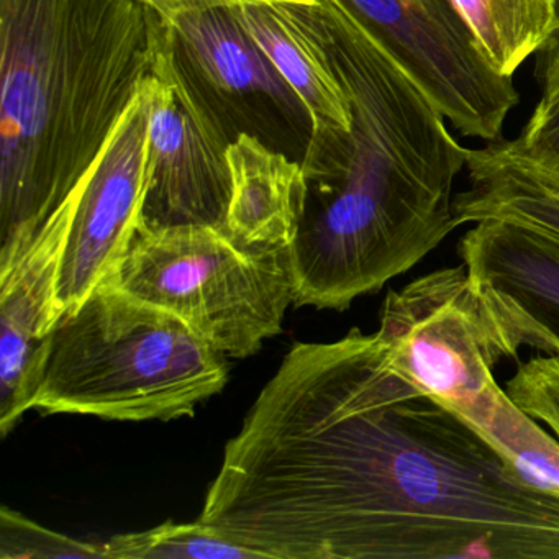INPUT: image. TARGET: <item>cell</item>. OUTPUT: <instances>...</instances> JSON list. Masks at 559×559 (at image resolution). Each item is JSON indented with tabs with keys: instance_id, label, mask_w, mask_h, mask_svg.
<instances>
[{
	"instance_id": "1",
	"label": "cell",
	"mask_w": 559,
	"mask_h": 559,
	"mask_svg": "<svg viewBox=\"0 0 559 559\" xmlns=\"http://www.w3.org/2000/svg\"><path fill=\"white\" fill-rule=\"evenodd\" d=\"M198 520L271 559H559V493L358 329L293 346Z\"/></svg>"
},
{
	"instance_id": "2",
	"label": "cell",
	"mask_w": 559,
	"mask_h": 559,
	"mask_svg": "<svg viewBox=\"0 0 559 559\" xmlns=\"http://www.w3.org/2000/svg\"><path fill=\"white\" fill-rule=\"evenodd\" d=\"M320 2L353 126L348 133L310 140L290 276L297 307L343 312L417 266L460 228L453 186L469 150L336 0Z\"/></svg>"
},
{
	"instance_id": "3",
	"label": "cell",
	"mask_w": 559,
	"mask_h": 559,
	"mask_svg": "<svg viewBox=\"0 0 559 559\" xmlns=\"http://www.w3.org/2000/svg\"><path fill=\"white\" fill-rule=\"evenodd\" d=\"M168 31L140 0H0V263L86 175Z\"/></svg>"
},
{
	"instance_id": "4",
	"label": "cell",
	"mask_w": 559,
	"mask_h": 559,
	"mask_svg": "<svg viewBox=\"0 0 559 559\" xmlns=\"http://www.w3.org/2000/svg\"><path fill=\"white\" fill-rule=\"evenodd\" d=\"M225 358L175 313L107 281L51 330L34 408L119 421L192 417L227 385Z\"/></svg>"
},
{
	"instance_id": "5",
	"label": "cell",
	"mask_w": 559,
	"mask_h": 559,
	"mask_svg": "<svg viewBox=\"0 0 559 559\" xmlns=\"http://www.w3.org/2000/svg\"><path fill=\"white\" fill-rule=\"evenodd\" d=\"M376 333L405 378L483 435L530 483L559 493V441L497 382L502 353L463 263L389 290Z\"/></svg>"
},
{
	"instance_id": "6",
	"label": "cell",
	"mask_w": 559,
	"mask_h": 559,
	"mask_svg": "<svg viewBox=\"0 0 559 559\" xmlns=\"http://www.w3.org/2000/svg\"><path fill=\"white\" fill-rule=\"evenodd\" d=\"M112 283L175 313L227 358L257 355L294 302L289 251L257 254L212 227L143 230Z\"/></svg>"
},
{
	"instance_id": "7",
	"label": "cell",
	"mask_w": 559,
	"mask_h": 559,
	"mask_svg": "<svg viewBox=\"0 0 559 559\" xmlns=\"http://www.w3.org/2000/svg\"><path fill=\"white\" fill-rule=\"evenodd\" d=\"M461 135L492 143L519 104L451 0H336Z\"/></svg>"
},
{
	"instance_id": "8",
	"label": "cell",
	"mask_w": 559,
	"mask_h": 559,
	"mask_svg": "<svg viewBox=\"0 0 559 559\" xmlns=\"http://www.w3.org/2000/svg\"><path fill=\"white\" fill-rule=\"evenodd\" d=\"M143 90L150 103L148 186L139 228L201 225L225 234L231 139L182 68L171 25Z\"/></svg>"
},
{
	"instance_id": "9",
	"label": "cell",
	"mask_w": 559,
	"mask_h": 559,
	"mask_svg": "<svg viewBox=\"0 0 559 559\" xmlns=\"http://www.w3.org/2000/svg\"><path fill=\"white\" fill-rule=\"evenodd\" d=\"M169 25L182 68L231 142L248 133L302 163L313 132L309 110L234 9L182 15Z\"/></svg>"
},
{
	"instance_id": "10",
	"label": "cell",
	"mask_w": 559,
	"mask_h": 559,
	"mask_svg": "<svg viewBox=\"0 0 559 559\" xmlns=\"http://www.w3.org/2000/svg\"><path fill=\"white\" fill-rule=\"evenodd\" d=\"M148 116L142 84L84 175L58 273L60 317L114 280L126 260L148 186Z\"/></svg>"
},
{
	"instance_id": "11",
	"label": "cell",
	"mask_w": 559,
	"mask_h": 559,
	"mask_svg": "<svg viewBox=\"0 0 559 559\" xmlns=\"http://www.w3.org/2000/svg\"><path fill=\"white\" fill-rule=\"evenodd\" d=\"M502 358L536 349L559 358V243L502 221H480L457 241Z\"/></svg>"
},
{
	"instance_id": "12",
	"label": "cell",
	"mask_w": 559,
	"mask_h": 559,
	"mask_svg": "<svg viewBox=\"0 0 559 559\" xmlns=\"http://www.w3.org/2000/svg\"><path fill=\"white\" fill-rule=\"evenodd\" d=\"M84 176L47 218L31 245L0 263V433L8 437L34 408L47 340L60 319L61 254L83 191Z\"/></svg>"
},
{
	"instance_id": "13",
	"label": "cell",
	"mask_w": 559,
	"mask_h": 559,
	"mask_svg": "<svg viewBox=\"0 0 559 559\" xmlns=\"http://www.w3.org/2000/svg\"><path fill=\"white\" fill-rule=\"evenodd\" d=\"M245 31L309 110L310 140L348 133L352 100L336 74L332 32L322 2H271L234 8Z\"/></svg>"
},
{
	"instance_id": "14",
	"label": "cell",
	"mask_w": 559,
	"mask_h": 559,
	"mask_svg": "<svg viewBox=\"0 0 559 559\" xmlns=\"http://www.w3.org/2000/svg\"><path fill=\"white\" fill-rule=\"evenodd\" d=\"M469 188L454 195L457 225L502 221L559 243V158L522 139L469 150Z\"/></svg>"
},
{
	"instance_id": "15",
	"label": "cell",
	"mask_w": 559,
	"mask_h": 559,
	"mask_svg": "<svg viewBox=\"0 0 559 559\" xmlns=\"http://www.w3.org/2000/svg\"><path fill=\"white\" fill-rule=\"evenodd\" d=\"M231 195L225 235L248 253L289 251L302 217V163L241 133L228 146Z\"/></svg>"
},
{
	"instance_id": "16",
	"label": "cell",
	"mask_w": 559,
	"mask_h": 559,
	"mask_svg": "<svg viewBox=\"0 0 559 559\" xmlns=\"http://www.w3.org/2000/svg\"><path fill=\"white\" fill-rule=\"evenodd\" d=\"M490 67L513 76L558 27L556 0H451Z\"/></svg>"
},
{
	"instance_id": "17",
	"label": "cell",
	"mask_w": 559,
	"mask_h": 559,
	"mask_svg": "<svg viewBox=\"0 0 559 559\" xmlns=\"http://www.w3.org/2000/svg\"><path fill=\"white\" fill-rule=\"evenodd\" d=\"M103 546L107 559H263L201 520L166 522L145 532L116 535Z\"/></svg>"
},
{
	"instance_id": "18",
	"label": "cell",
	"mask_w": 559,
	"mask_h": 559,
	"mask_svg": "<svg viewBox=\"0 0 559 559\" xmlns=\"http://www.w3.org/2000/svg\"><path fill=\"white\" fill-rule=\"evenodd\" d=\"M0 558L107 559L103 545L51 532L5 506L0 509Z\"/></svg>"
},
{
	"instance_id": "19",
	"label": "cell",
	"mask_w": 559,
	"mask_h": 559,
	"mask_svg": "<svg viewBox=\"0 0 559 559\" xmlns=\"http://www.w3.org/2000/svg\"><path fill=\"white\" fill-rule=\"evenodd\" d=\"M507 394L559 441V358L536 355L520 362L506 382Z\"/></svg>"
},
{
	"instance_id": "20",
	"label": "cell",
	"mask_w": 559,
	"mask_h": 559,
	"mask_svg": "<svg viewBox=\"0 0 559 559\" xmlns=\"http://www.w3.org/2000/svg\"><path fill=\"white\" fill-rule=\"evenodd\" d=\"M143 4L162 15L166 24H173L182 15L211 9L241 8L251 4H271V2H317V0H140Z\"/></svg>"
},
{
	"instance_id": "21",
	"label": "cell",
	"mask_w": 559,
	"mask_h": 559,
	"mask_svg": "<svg viewBox=\"0 0 559 559\" xmlns=\"http://www.w3.org/2000/svg\"><path fill=\"white\" fill-rule=\"evenodd\" d=\"M520 139L559 158V99L548 107H536Z\"/></svg>"
},
{
	"instance_id": "22",
	"label": "cell",
	"mask_w": 559,
	"mask_h": 559,
	"mask_svg": "<svg viewBox=\"0 0 559 559\" xmlns=\"http://www.w3.org/2000/svg\"><path fill=\"white\" fill-rule=\"evenodd\" d=\"M559 19V0H556ZM538 78L542 81V99L538 106L548 107L559 99V22L551 37L538 50Z\"/></svg>"
}]
</instances>
